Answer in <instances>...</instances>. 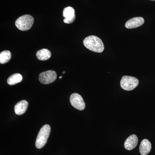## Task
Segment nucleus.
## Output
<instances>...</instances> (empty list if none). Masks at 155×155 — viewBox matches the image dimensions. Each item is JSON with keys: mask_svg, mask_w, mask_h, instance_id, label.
I'll list each match as a JSON object with an SVG mask.
<instances>
[{"mask_svg": "<svg viewBox=\"0 0 155 155\" xmlns=\"http://www.w3.org/2000/svg\"><path fill=\"white\" fill-rule=\"evenodd\" d=\"M83 44L87 48L95 52H102L104 48L102 41L94 35L87 37L84 40Z\"/></svg>", "mask_w": 155, "mask_h": 155, "instance_id": "nucleus-1", "label": "nucleus"}, {"mask_svg": "<svg viewBox=\"0 0 155 155\" xmlns=\"http://www.w3.org/2000/svg\"><path fill=\"white\" fill-rule=\"evenodd\" d=\"M51 132V127L48 125H45L41 127L38 134L35 142V146L37 148L41 149L44 146Z\"/></svg>", "mask_w": 155, "mask_h": 155, "instance_id": "nucleus-2", "label": "nucleus"}, {"mask_svg": "<svg viewBox=\"0 0 155 155\" xmlns=\"http://www.w3.org/2000/svg\"><path fill=\"white\" fill-rule=\"evenodd\" d=\"M34 18L30 15H24L19 17L15 22V25L19 30L25 31L30 29L33 25Z\"/></svg>", "mask_w": 155, "mask_h": 155, "instance_id": "nucleus-3", "label": "nucleus"}, {"mask_svg": "<svg viewBox=\"0 0 155 155\" xmlns=\"http://www.w3.org/2000/svg\"><path fill=\"white\" fill-rule=\"evenodd\" d=\"M139 81L135 77L130 76H123L121 80L120 84L123 89L131 91L138 85Z\"/></svg>", "mask_w": 155, "mask_h": 155, "instance_id": "nucleus-4", "label": "nucleus"}, {"mask_svg": "<svg viewBox=\"0 0 155 155\" xmlns=\"http://www.w3.org/2000/svg\"><path fill=\"white\" fill-rule=\"evenodd\" d=\"M57 73L53 70H48L42 72L39 76L40 82L43 84L51 83L55 81L57 78Z\"/></svg>", "mask_w": 155, "mask_h": 155, "instance_id": "nucleus-5", "label": "nucleus"}, {"mask_svg": "<svg viewBox=\"0 0 155 155\" xmlns=\"http://www.w3.org/2000/svg\"><path fill=\"white\" fill-rule=\"evenodd\" d=\"M71 105L79 110H83L85 109V104L83 99L80 94L73 93L70 97Z\"/></svg>", "mask_w": 155, "mask_h": 155, "instance_id": "nucleus-6", "label": "nucleus"}, {"mask_svg": "<svg viewBox=\"0 0 155 155\" xmlns=\"http://www.w3.org/2000/svg\"><path fill=\"white\" fill-rule=\"evenodd\" d=\"M63 17H65L64 22L67 24H70L75 21V11L73 8L68 7L65 8L63 11Z\"/></svg>", "mask_w": 155, "mask_h": 155, "instance_id": "nucleus-7", "label": "nucleus"}, {"mask_svg": "<svg viewBox=\"0 0 155 155\" xmlns=\"http://www.w3.org/2000/svg\"><path fill=\"white\" fill-rule=\"evenodd\" d=\"M144 20L141 17H136L129 19L125 23V26L127 28H137L143 24Z\"/></svg>", "mask_w": 155, "mask_h": 155, "instance_id": "nucleus-8", "label": "nucleus"}, {"mask_svg": "<svg viewBox=\"0 0 155 155\" xmlns=\"http://www.w3.org/2000/svg\"><path fill=\"white\" fill-rule=\"evenodd\" d=\"M138 140V138L135 134L130 136L126 140L124 143L125 148L128 150L134 149L137 145Z\"/></svg>", "mask_w": 155, "mask_h": 155, "instance_id": "nucleus-9", "label": "nucleus"}, {"mask_svg": "<svg viewBox=\"0 0 155 155\" xmlns=\"http://www.w3.org/2000/svg\"><path fill=\"white\" fill-rule=\"evenodd\" d=\"M28 103L25 100H22L17 103L15 106L14 110L15 114L18 115L24 114L28 108Z\"/></svg>", "mask_w": 155, "mask_h": 155, "instance_id": "nucleus-10", "label": "nucleus"}, {"mask_svg": "<svg viewBox=\"0 0 155 155\" xmlns=\"http://www.w3.org/2000/svg\"><path fill=\"white\" fill-rule=\"evenodd\" d=\"M152 146L150 142L147 139L143 140L140 146L139 151L141 155H147L151 150Z\"/></svg>", "mask_w": 155, "mask_h": 155, "instance_id": "nucleus-11", "label": "nucleus"}, {"mask_svg": "<svg viewBox=\"0 0 155 155\" xmlns=\"http://www.w3.org/2000/svg\"><path fill=\"white\" fill-rule=\"evenodd\" d=\"M51 54L47 49H42L39 50L36 53V57L38 60L45 61L48 60L51 57Z\"/></svg>", "mask_w": 155, "mask_h": 155, "instance_id": "nucleus-12", "label": "nucleus"}, {"mask_svg": "<svg viewBox=\"0 0 155 155\" xmlns=\"http://www.w3.org/2000/svg\"><path fill=\"white\" fill-rule=\"evenodd\" d=\"M22 76L19 73H15L11 75L7 80L8 84L10 85H13L17 84L22 81Z\"/></svg>", "mask_w": 155, "mask_h": 155, "instance_id": "nucleus-13", "label": "nucleus"}, {"mask_svg": "<svg viewBox=\"0 0 155 155\" xmlns=\"http://www.w3.org/2000/svg\"><path fill=\"white\" fill-rule=\"evenodd\" d=\"M11 53L9 51H4L0 54V63L5 64L11 60Z\"/></svg>", "mask_w": 155, "mask_h": 155, "instance_id": "nucleus-14", "label": "nucleus"}, {"mask_svg": "<svg viewBox=\"0 0 155 155\" xmlns=\"http://www.w3.org/2000/svg\"><path fill=\"white\" fill-rule=\"evenodd\" d=\"M62 78V76H60V77H59V78H60V79H61V78Z\"/></svg>", "mask_w": 155, "mask_h": 155, "instance_id": "nucleus-15", "label": "nucleus"}, {"mask_svg": "<svg viewBox=\"0 0 155 155\" xmlns=\"http://www.w3.org/2000/svg\"><path fill=\"white\" fill-rule=\"evenodd\" d=\"M65 72H63V74H65Z\"/></svg>", "mask_w": 155, "mask_h": 155, "instance_id": "nucleus-16", "label": "nucleus"}, {"mask_svg": "<svg viewBox=\"0 0 155 155\" xmlns=\"http://www.w3.org/2000/svg\"><path fill=\"white\" fill-rule=\"evenodd\" d=\"M152 1H155V0H152Z\"/></svg>", "mask_w": 155, "mask_h": 155, "instance_id": "nucleus-17", "label": "nucleus"}]
</instances>
